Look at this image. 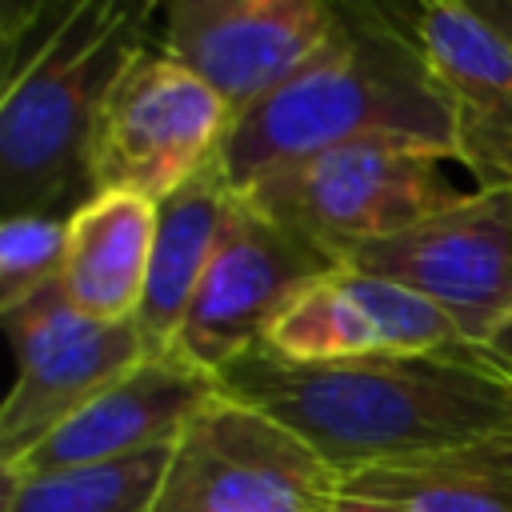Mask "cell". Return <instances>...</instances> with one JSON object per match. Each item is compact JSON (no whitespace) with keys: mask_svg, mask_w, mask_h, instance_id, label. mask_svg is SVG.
<instances>
[{"mask_svg":"<svg viewBox=\"0 0 512 512\" xmlns=\"http://www.w3.org/2000/svg\"><path fill=\"white\" fill-rule=\"evenodd\" d=\"M216 376L228 396L276 416L340 476L512 432V368L476 344L320 364L256 344Z\"/></svg>","mask_w":512,"mask_h":512,"instance_id":"obj_1","label":"cell"},{"mask_svg":"<svg viewBox=\"0 0 512 512\" xmlns=\"http://www.w3.org/2000/svg\"><path fill=\"white\" fill-rule=\"evenodd\" d=\"M152 0H56L4 44L0 204L4 216L88 200L84 152L120 72L152 44Z\"/></svg>","mask_w":512,"mask_h":512,"instance_id":"obj_2","label":"cell"},{"mask_svg":"<svg viewBox=\"0 0 512 512\" xmlns=\"http://www.w3.org/2000/svg\"><path fill=\"white\" fill-rule=\"evenodd\" d=\"M388 136L452 160L448 100L420 48L336 32L288 80L232 116L212 164L244 192L316 152Z\"/></svg>","mask_w":512,"mask_h":512,"instance_id":"obj_3","label":"cell"},{"mask_svg":"<svg viewBox=\"0 0 512 512\" xmlns=\"http://www.w3.org/2000/svg\"><path fill=\"white\" fill-rule=\"evenodd\" d=\"M444 160L420 144L368 136L284 164L240 196L344 264V252L396 236L464 196L444 176Z\"/></svg>","mask_w":512,"mask_h":512,"instance_id":"obj_4","label":"cell"},{"mask_svg":"<svg viewBox=\"0 0 512 512\" xmlns=\"http://www.w3.org/2000/svg\"><path fill=\"white\" fill-rule=\"evenodd\" d=\"M340 484L292 428L220 392L172 444L152 512H332Z\"/></svg>","mask_w":512,"mask_h":512,"instance_id":"obj_5","label":"cell"},{"mask_svg":"<svg viewBox=\"0 0 512 512\" xmlns=\"http://www.w3.org/2000/svg\"><path fill=\"white\" fill-rule=\"evenodd\" d=\"M228 124V100L148 44L96 112L84 152L88 196L136 192L160 204L220 152Z\"/></svg>","mask_w":512,"mask_h":512,"instance_id":"obj_6","label":"cell"},{"mask_svg":"<svg viewBox=\"0 0 512 512\" xmlns=\"http://www.w3.org/2000/svg\"><path fill=\"white\" fill-rule=\"evenodd\" d=\"M0 320L16 352V380L0 408V468L152 352L136 320L84 316L60 280L0 312Z\"/></svg>","mask_w":512,"mask_h":512,"instance_id":"obj_7","label":"cell"},{"mask_svg":"<svg viewBox=\"0 0 512 512\" xmlns=\"http://www.w3.org/2000/svg\"><path fill=\"white\" fill-rule=\"evenodd\" d=\"M344 264L436 304L484 348L512 312V188H476L420 224L344 252Z\"/></svg>","mask_w":512,"mask_h":512,"instance_id":"obj_8","label":"cell"},{"mask_svg":"<svg viewBox=\"0 0 512 512\" xmlns=\"http://www.w3.org/2000/svg\"><path fill=\"white\" fill-rule=\"evenodd\" d=\"M332 268H340L332 252L260 216L240 196L236 224L216 248L172 340V352L220 372L248 348L264 344L276 316Z\"/></svg>","mask_w":512,"mask_h":512,"instance_id":"obj_9","label":"cell"},{"mask_svg":"<svg viewBox=\"0 0 512 512\" xmlns=\"http://www.w3.org/2000/svg\"><path fill=\"white\" fill-rule=\"evenodd\" d=\"M320 0H156L152 44L208 80L236 112L256 104L332 36Z\"/></svg>","mask_w":512,"mask_h":512,"instance_id":"obj_10","label":"cell"},{"mask_svg":"<svg viewBox=\"0 0 512 512\" xmlns=\"http://www.w3.org/2000/svg\"><path fill=\"white\" fill-rule=\"evenodd\" d=\"M220 376L184 360L180 352H148L120 380L96 392L80 412L32 444L0 476H40L84 464L128 460L164 444H176L192 416L220 396Z\"/></svg>","mask_w":512,"mask_h":512,"instance_id":"obj_11","label":"cell"},{"mask_svg":"<svg viewBox=\"0 0 512 512\" xmlns=\"http://www.w3.org/2000/svg\"><path fill=\"white\" fill-rule=\"evenodd\" d=\"M468 344L460 328L412 288L340 264L312 280L268 328L264 348L296 360H356Z\"/></svg>","mask_w":512,"mask_h":512,"instance_id":"obj_12","label":"cell"},{"mask_svg":"<svg viewBox=\"0 0 512 512\" xmlns=\"http://www.w3.org/2000/svg\"><path fill=\"white\" fill-rule=\"evenodd\" d=\"M420 48L448 100L452 164L476 188H512V44L464 0H436Z\"/></svg>","mask_w":512,"mask_h":512,"instance_id":"obj_13","label":"cell"},{"mask_svg":"<svg viewBox=\"0 0 512 512\" xmlns=\"http://www.w3.org/2000/svg\"><path fill=\"white\" fill-rule=\"evenodd\" d=\"M236 212H240V192L220 176L212 160L188 184H180L172 196L156 204L148 280H144V300L136 308V328L144 332L152 352L172 348L216 248L236 224Z\"/></svg>","mask_w":512,"mask_h":512,"instance_id":"obj_14","label":"cell"},{"mask_svg":"<svg viewBox=\"0 0 512 512\" xmlns=\"http://www.w3.org/2000/svg\"><path fill=\"white\" fill-rule=\"evenodd\" d=\"M156 200L136 192H96L68 216L60 288L96 320H136L148 280Z\"/></svg>","mask_w":512,"mask_h":512,"instance_id":"obj_15","label":"cell"},{"mask_svg":"<svg viewBox=\"0 0 512 512\" xmlns=\"http://www.w3.org/2000/svg\"><path fill=\"white\" fill-rule=\"evenodd\" d=\"M340 492L384 512H512V432L352 472Z\"/></svg>","mask_w":512,"mask_h":512,"instance_id":"obj_16","label":"cell"},{"mask_svg":"<svg viewBox=\"0 0 512 512\" xmlns=\"http://www.w3.org/2000/svg\"><path fill=\"white\" fill-rule=\"evenodd\" d=\"M172 444L112 460L40 476H0V512H152Z\"/></svg>","mask_w":512,"mask_h":512,"instance_id":"obj_17","label":"cell"},{"mask_svg":"<svg viewBox=\"0 0 512 512\" xmlns=\"http://www.w3.org/2000/svg\"><path fill=\"white\" fill-rule=\"evenodd\" d=\"M68 216L20 212L0 220V312L60 280L68 252Z\"/></svg>","mask_w":512,"mask_h":512,"instance_id":"obj_18","label":"cell"},{"mask_svg":"<svg viewBox=\"0 0 512 512\" xmlns=\"http://www.w3.org/2000/svg\"><path fill=\"white\" fill-rule=\"evenodd\" d=\"M48 4H56V0H4V44L16 40Z\"/></svg>","mask_w":512,"mask_h":512,"instance_id":"obj_19","label":"cell"},{"mask_svg":"<svg viewBox=\"0 0 512 512\" xmlns=\"http://www.w3.org/2000/svg\"><path fill=\"white\" fill-rule=\"evenodd\" d=\"M472 12H480L508 44H512V0H464Z\"/></svg>","mask_w":512,"mask_h":512,"instance_id":"obj_20","label":"cell"},{"mask_svg":"<svg viewBox=\"0 0 512 512\" xmlns=\"http://www.w3.org/2000/svg\"><path fill=\"white\" fill-rule=\"evenodd\" d=\"M484 348H488V352H492V356H496L504 368H512V312H508V316L496 324V332L488 336V344H484Z\"/></svg>","mask_w":512,"mask_h":512,"instance_id":"obj_21","label":"cell"},{"mask_svg":"<svg viewBox=\"0 0 512 512\" xmlns=\"http://www.w3.org/2000/svg\"><path fill=\"white\" fill-rule=\"evenodd\" d=\"M332 512H384V508H372V504L352 500V496H344V492H340V500H336V508H332Z\"/></svg>","mask_w":512,"mask_h":512,"instance_id":"obj_22","label":"cell"},{"mask_svg":"<svg viewBox=\"0 0 512 512\" xmlns=\"http://www.w3.org/2000/svg\"><path fill=\"white\" fill-rule=\"evenodd\" d=\"M152 4H156V0H152Z\"/></svg>","mask_w":512,"mask_h":512,"instance_id":"obj_23","label":"cell"}]
</instances>
